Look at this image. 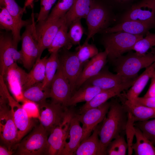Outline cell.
Masks as SVG:
<instances>
[{"instance_id": "cell-45", "label": "cell", "mask_w": 155, "mask_h": 155, "mask_svg": "<svg viewBox=\"0 0 155 155\" xmlns=\"http://www.w3.org/2000/svg\"><path fill=\"white\" fill-rule=\"evenodd\" d=\"M138 0H110L112 4L119 9L128 8Z\"/></svg>"}, {"instance_id": "cell-42", "label": "cell", "mask_w": 155, "mask_h": 155, "mask_svg": "<svg viewBox=\"0 0 155 155\" xmlns=\"http://www.w3.org/2000/svg\"><path fill=\"white\" fill-rule=\"evenodd\" d=\"M56 0H41L40 9L37 17L38 22L45 20L47 18L49 11Z\"/></svg>"}, {"instance_id": "cell-37", "label": "cell", "mask_w": 155, "mask_h": 155, "mask_svg": "<svg viewBox=\"0 0 155 155\" xmlns=\"http://www.w3.org/2000/svg\"><path fill=\"white\" fill-rule=\"evenodd\" d=\"M76 52L80 62L83 64L88 61L89 59L99 53L98 49L94 45L86 42H84L82 45L78 46Z\"/></svg>"}, {"instance_id": "cell-14", "label": "cell", "mask_w": 155, "mask_h": 155, "mask_svg": "<svg viewBox=\"0 0 155 155\" xmlns=\"http://www.w3.org/2000/svg\"><path fill=\"white\" fill-rule=\"evenodd\" d=\"M17 46L12 36L1 33L0 36V73L3 76L8 68L18 61L22 62L20 51L17 50Z\"/></svg>"}, {"instance_id": "cell-8", "label": "cell", "mask_w": 155, "mask_h": 155, "mask_svg": "<svg viewBox=\"0 0 155 155\" xmlns=\"http://www.w3.org/2000/svg\"><path fill=\"white\" fill-rule=\"evenodd\" d=\"M64 49L59 57V65L70 84L72 95L76 90V85L81 73L84 64L80 62L76 52Z\"/></svg>"}, {"instance_id": "cell-46", "label": "cell", "mask_w": 155, "mask_h": 155, "mask_svg": "<svg viewBox=\"0 0 155 155\" xmlns=\"http://www.w3.org/2000/svg\"><path fill=\"white\" fill-rule=\"evenodd\" d=\"M151 82L149 88L143 97H155V70L151 78Z\"/></svg>"}, {"instance_id": "cell-12", "label": "cell", "mask_w": 155, "mask_h": 155, "mask_svg": "<svg viewBox=\"0 0 155 155\" xmlns=\"http://www.w3.org/2000/svg\"><path fill=\"white\" fill-rule=\"evenodd\" d=\"M28 75V73L15 63L8 67L3 76L7 88L14 98L19 102H23L26 99L23 94V88L26 82Z\"/></svg>"}, {"instance_id": "cell-10", "label": "cell", "mask_w": 155, "mask_h": 155, "mask_svg": "<svg viewBox=\"0 0 155 155\" xmlns=\"http://www.w3.org/2000/svg\"><path fill=\"white\" fill-rule=\"evenodd\" d=\"M4 90L8 104L11 110L17 131V142L19 143L34 126L32 118H30L23 108L22 105L10 95L8 88Z\"/></svg>"}, {"instance_id": "cell-27", "label": "cell", "mask_w": 155, "mask_h": 155, "mask_svg": "<svg viewBox=\"0 0 155 155\" xmlns=\"http://www.w3.org/2000/svg\"><path fill=\"white\" fill-rule=\"evenodd\" d=\"M123 104L132 115L135 122L155 118V108L136 104L126 99Z\"/></svg>"}, {"instance_id": "cell-34", "label": "cell", "mask_w": 155, "mask_h": 155, "mask_svg": "<svg viewBox=\"0 0 155 155\" xmlns=\"http://www.w3.org/2000/svg\"><path fill=\"white\" fill-rule=\"evenodd\" d=\"M74 0H59L46 20L55 21L64 18Z\"/></svg>"}, {"instance_id": "cell-41", "label": "cell", "mask_w": 155, "mask_h": 155, "mask_svg": "<svg viewBox=\"0 0 155 155\" xmlns=\"http://www.w3.org/2000/svg\"><path fill=\"white\" fill-rule=\"evenodd\" d=\"M4 7L13 17L22 20V16L26 10L19 6L15 0H4Z\"/></svg>"}, {"instance_id": "cell-18", "label": "cell", "mask_w": 155, "mask_h": 155, "mask_svg": "<svg viewBox=\"0 0 155 155\" xmlns=\"http://www.w3.org/2000/svg\"><path fill=\"white\" fill-rule=\"evenodd\" d=\"M137 78H129L117 73H113L107 69H102L97 74L87 80L82 85L92 86L102 89L106 90L117 86Z\"/></svg>"}, {"instance_id": "cell-1", "label": "cell", "mask_w": 155, "mask_h": 155, "mask_svg": "<svg viewBox=\"0 0 155 155\" xmlns=\"http://www.w3.org/2000/svg\"><path fill=\"white\" fill-rule=\"evenodd\" d=\"M128 112L124 105L117 100L110 102L107 116L103 120L99 131L100 155H106L109 143L118 136L125 133Z\"/></svg>"}, {"instance_id": "cell-32", "label": "cell", "mask_w": 155, "mask_h": 155, "mask_svg": "<svg viewBox=\"0 0 155 155\" xmlns=\"http://www.w3.org/2000/svg\"><path fill=\"white\" fill-rule=\"evenodd\" d=\"M68 27L65 21L59 28L51 44L48 48L50 53L59 51L62 48L68 50L71 48L73 45L69 40Z\"/></svg>"}, {"instance_id": "cell-23", "label": "cell", "mask_w": 155, "mask_h": 155, "mask_svg": "<svg viewBox=\"0 0 155 155\" xmlns=\"http://www.w3.org/2000/svg\"><path fill=\"white\" fill-rule=\"evenodd\" d=\"M0 25L3 29L11 31L12 37L15 43L18 45L21 40L20 30L26 26L30 22L27 20H19L12 17L5 7H0Z\"/></svg>"}, {"instance_id": "cell-7", "label": "cell", "mask_w": 155, "mask_h": 155, "mask_svg": "<svg viewBox=\"0 0 155 155\" xmlns=\"http://www.w3.org/2000/svg\"><path fill=\"white\" fill-rule=\"evenodd\" d=\"M33 17L32 23L26 26L21 39L22 48L20 51L22 55V63L27 69H30L33 66L39 53L38 44L34 33L36 25Z\"/></svg>"}, {"instance_id": "cell-50", "label": "cell", "mask_w": 155, "mask_h": 155, "mask_svg": "<svg viewBox=\"0 0 155 155\" xmlns=\"http://www.w3.org/2000/svg\"><path fill=\"white\" fill-rule=\"evenodd\" d=\"M151 51L155 55V46L152 48L151 49Z\"/></svg>"}, {"instance_id": "cell-35", "label": "cell", "mask_w": 155, "mask_h": 155, "mask_svg": "<svg viewBox=\"0 0 155 155\" xmlns=\"http://www.w3.org/2000/svg\"><path fill=\"white\" fill-rule=\"evenodd\" d=\"M155 46V33L149 31L146 34L144 37L138 41L132 48L137 55H142L146 54L148 51Z\"/></svg>"}, {"instance_id": "cell-49", "label": "cell", "mask_w": 155, "mask_h": 155, "mask_svg": "<svg viewBox=\"0 0 155 155\" xmlns=\"http://www.w3.org/2000/svg\"><path fill=\"white\" fill-rule=\"evenodd\" d=\"M4 0H0V7H4Z\"/></svg>"}, {"instance_id": "cell-25", "label": "cell", "mask_w": 155, "mask_h": 155, "mask_svg": "<svg viewBox=\"0 0 155 155\" xmlns=\"http://www.w3.org/2000/svg\"><path fill=\"white\" fill-rule=\"evenodd\" d=\"M101 125H98L91 135L81 141L74 155H100L99 131Z\"/></svg>"}, {"instance_id": "cell-24", "label": "cell", "mask_w": 155, "mask_h": 155, "mask_svg": "<svg viewBox=\"0 0 155 155\" xmlns=\"http://www.w3.org/2000/svg\"><path fill=\"white\" fill-rule=\"evenodd\" d=\"M93 3L92 0H74L65 16V22L68 26L76 20L86 18Z\"/></svg>"}, {"instance_id": "cell-40", "label": "cell", "mask_w": 155, "mask_h": 155, "mask_svg": "<svg viewBox=\"0 0 155 155\" xmlns=\"http://www.w3.org/2000/svg\"><path fill=\"white\" fill-rule=\"evenodd\" d=\"M135 121L132 115L128 112L127 120L126 124L125 133L126 137V141L128 146V154L131 155L133 150L132 147L135 130L134 123Z\"/></svg>"}, {"instance_id": "cell-15", "label": "cell", "mask_w": 155, "mask_h": 155, "mask_svg": "<svg viewBox=\"0 0 155 155\" xmlns=\"http://www.w3.org/2000/svg\"><path fill=\"white\" fill-rule=\"evenodd\" d=\"M71 96L70 84L59 65L51 84L50 98L52 101L67 107Z\"/></svg>"}, {"instance_id": "cell-36", "label": "cell", "mask_w": 155, "mask_h": 155, "mask_svg": "<svg viewBox=\"0 0 155 155\" xmlns=\"http://www.w3.org/2000/svg\"><path fill=\"white\" fill-rule=\"evenodd\" d=\"M127 149V141L123 134L121 135L109 143L106 149V154L109 155H125Z\"/></svg>"}, {"instance_id": "cell-30", "label": "cell", "mask_w": 155, "mask_h": 155, "mask_svg": "<svg viewBox=\"0 0 155 155\" xmlns=\"http://www.w3.org/2000/svg\"><path fill=\"white\" fill-rule=\"evenodd\" d=\"M47 58L45 56L36 60L31 70L28 73L26 82L23 88V91L37 83L42 82L44 80Z\"/></svg>"}, {"instance_id": "cell-11", "label": "cell", "mask_w": 155, "mask_h": 155, "mask_svg": "<svg viewBox=\"0 0 155 155\" xmlns=\"http://www.w3.org/2000/svg\"><path fill=\"white\" fill-rule=\"evenodd\" d=\"M110 106V102L107 101L98 107L88 109L80 114L75 113V116L82 124V141L90 136L98 124L103 121Z\"/></svg>"}, {"instance_id": "cell-39", "label": "cell", "mask_w": 155, "mask_h": 155, "mask_svg": "<svg viewBox=\"0 0 155 155\" xmlns=\"http://www.w3.org/2000/svg\"><path fill=\"white\" fill-rule=\"evenodd\" d=\"M81 20L73 22L69 26L68 36L69 42L72 45H79L84 33V29Z\"/></svg>"}, {"instance_id": "cell-22", "label": "cell", "mask_w": 155, "mask_h": 155, "mask_svg": "<svg viewBox=\"0 0 155 155\" xmlns=\"http://www.w3.org/2000/svg\"><path fill=\"white\" fill-rule=\"evenodd\" d=\"M107 58V54L104 50L99 53L86 63L77 82L76 90L87 80L96 75L101 71L106 63Z\"/></svg>"}, {"instance_id": "cell-29", "label": "cell", "mask_w": 155, "mask_h": 155, "mask_svg": "<svg viewBox=\"0 0 155 155\" xmlns=\"http://www.w3.org/2000/svg\"><path fill=\"white\" fill-rule=\"evenodd\" d=\"M50 88L43 87L42 82L37 83L23 91L25 98L36 103L38 106L50 98Z\"/></svg>"}, {"instance_id": "cell-4", "label": "cell", "mask_w": 155, "mask_h": 155, "mask_svg": "<svg viewBox=\"0 0 155 155\" xmlns=\"http://www.w3.org/2000/svg\"><path fill=\"white\" fill-rule=\"evenodd\" d=\"M49 134L41 124L36 126L30 133L17 144L16 154L19 155L46 154Z\"/></svg>"}, {"instance_id": "cell-38", "label": "cell", "mask_w": 155, "mask_h": 155, "mask_svg": "<svg viewBox=\"0 0 155 155\" xmlns=\"http://www.w3.org/2000/svg\"><path fill=\"white\" fill-rule=\"evenodd\" d=\"M135 126L139 128L155 147V118L135 122Z\"/></svg>"}, {"instance_id": "cell-43", "label": "cell", "mask_w": 155, "mask_h": 155, "mask_svg": "<svg viewBox=\"0 0 155 155\" xmlns=\"http://www.w3.org/2000/svg\"><path fill=\"white\" fill-rule=\"evenodd\" d=\"M22 103V107L29 117L32 118L38 119L39 110L38 104L27 99H26Z\"/></svg>"}, {"instance_id": "cell-48", "label": "cell", "mask_w": 155, "mask_h": 155, "mask_svg": "<svg viewBox=\"0 0 155 155\" xmlns=\"http://www.w3.org/2000/svg\"><path fill=\"white\" fill-rule=\"evenodd\" d=\"M34 0H26L23 7L25 9H26V8L28 6L31 7L32 6Z\"/></svg>"}, {"instance_id": "cell-26", "label": "cell", "mask_w": 155, "mask_h": 155, "mask_svg": "<svg viewBox=\"0 0 155 155\" xmlns=\"http://www.w3.org/2000/svg\"><path fill=\"white\" fill-rule=\"evenodd\" d=\"M155 70V61L146 68L145 70L135 81L125 96L126 99L133 102L143 90Z\"/></svg>"}, {"instance_id": "cell-20", "label": "cell", "mask_w": 155, "mask_h": 155, "mask_svg": "<svg viewBox=\"0 0 155 155\" xmlns=\"http://www.w3.org/2000/svg\"><path fill=\"white\" fill-rule=\"evenodd\" d=\"M137 79L123 83L114 88L105 90L96 95L91 100L86 102L80 107L78 114H80L89 109L98 107L107 101L109 99L119 95L123 91L132 85Z\"/></svg>"}, {"instance_id": "cell-2", "label": "cell", "mask_w": 155, "mask_h": 155, "mask_svg": "<svg viewBox=\"0 0 155 155\" xmlns=\"http://www.w3.org/2000/svg\"><path fill=\"white\" fill-rule=\"evenodd\" d=\"M155 61V55L151 52L142 55L129 53L122 55L113 62L117 73L129 78H137L142 69L146 68Z\"/></svg>"}, {"instance_id": "cell-28", "label": "cell", "mask_w": 155, "mask_h": 155, "mask_svg": "<svg viewBox=\"0 0 155 155\" xmlns=\"http://www.w3.org/2000/svg\"><path fill=\"white\" fill-rule=\"evenodd\" d=\"M104 90L94 86L82 85L72 95L68 106H73L80 102H89Z\"/></svg>"}, {"instance_id": "cell-3", "label": "cell", "mask_w": 155, "mask_h": 155, "mask_svg": "<svg viewBox=\"0 0 155 155\" xmlns=\"http://www.w3.org/2000/svg\"><path fill=\"white\" fill-rule=\"evenodd\" d=\"M109 34L104 38L103 44L107 58L112 61L131 50L135 43L143 38V35H135L121 32Z\"/></svg>"}, {"instance_id": "cell-47", "label": "cell", "mask_w": 155, "mask_h": 155, "mask_svg": "<svg viewBox=\"0 0 155 155\" xmlns=\"http://www.w3.org/2000/svg\"><path fill=\"white\" fill-rule=\"evenodd\" d=\"M15 151L9 150L5 146L1 145L0 146V155H11Z\"/></svg>"}, {"instance_id": "cell-16", "label": "cell", "mask_w": 155, "mask_h": 155, "mask_svg": "<svg viewBox=\"0 0 155 155\" xmlns=\"http://www.w3.org/2000/svg\"><path fill=\"white\" fill-rule=\"evenodd\" d=\"M129 20L155 22V0H138L127 9L121 22Z\"/></svg>"}, {"instance_id": "cell-19", "label": "cell", "mask_w": 155, "mask_h": 155, "mask_svg": "<svg viewBox=\"0 0 155 155\" xmlns=\"http://www.w3.org/2000/svg\"><path fill=\"white\" fill-rule=\"evenodd\" d=\"M72 118L60 155H73L79 146L83 136L82 127L75 115Z\"/></svg>"}, {"instance_id": "cell-6", "label": "cell", "mask_w": 155, "mask_h": 155, "mask_svg": "<svg viewBox=\"0 0 155 155\" xmlns=\"http://www.w3.org/2000/svg\"><path fill=\"white\" fill-rule=\"evenodd\" d=\"M40 124L49 134L63 121L68 109L61 104L52 101H46L39 106Z\"/></svg>"}, {"instance_id": "cell-9", "label": "cell", "mask_w": 155, "mask_h": 155, "mask_svg": "<svg viewBox=\"0 0 155 155\" xmlns=\"http://www.w3.org/2000/svg\"><path fill=\"white\" fill-rule=\"evenodd\" d=\"M68 109L62 122L49 134L46 155H60L63 148L71 119L75 114Z\"/></svg>"}, {"instance_id": "cell-5", "label": "cell", "mask_w": 155, "mask_h": 155, "mask_svg": "<svg viewBox=\"0 0 155 155\" xmlns=\"http://www.w3.org/2000/svg\"><path fill=\"white\" fill-rule=\"evenodd\" d=\"M17 131L11 110L6 98L0 99V140L9 150L15 152Z\"/></svg>"}, {"instance_id": "cell-17", "label": "cell", "mask_w": 155, "mask_h": 155, "mask_svg": "<svg viewBox=\"0 0 155 155\" xmlns=\"http://www.w3.org/2000/svg\"><path fill=\"white\" fill-rule=\"evenodd\" d=\"M109 15L106 7L100 3H94L87 15V36L85 42H88L95 34L104 29L109 21Z\"/></svg>"}, {"instance_id": "cell-31", "label": "cell", "mask_w": 155, "mask_h": 155, "mask_svg": "<svg viewBox=\"0 0 155 155\" xmlns=\"http://www.w3.org/2000/svg\"><path fill=\"white\" fill-rule=\"evenodd\" d=\"M135 127L136 142L132 149L135 155H155V147L146 137L141 131Z\"/></svg>"}, {"instance_id": "cell-44", "label": "cell", "mask_w": 155, "mask_h": 155, "mask_svg": "<svg viewBox=\"0 0 155 155\" xmlns=\"http://www.w3.org/2000/svg\"><path fill=\"white\" fill-rule=\"evenodd\" d=\"M131 102L136 104L155 108V97H144L138 96Z\"/></svg>"}, {"instance_id": "cell-13", "label": "cell", "mask_w": 155, "mask_h": 155, "mask_svg": "<svg viewBox=\"0 0 155 155\" xmlns=\"http://www.w3.org/2000/svg\"><path fill=\"white\" fill-rule=\"evenodd\" d=\"M65 22V17L55 21H45L39 22L35 26L34 32L39 47L38 55L37 59L40 58L43 51L48 49L59 28Z\"/></svg>"}, {"instance_id": "cell-33", "label": "cell", "mask_w": 155, "mask_h": 155, "mask_svg": "<svg viewBox=\"0 0 155 155\" xmlns=\"http://www.w3.org/2000/svg\"><path fill=\"white\" fill-rule=\"evenodd\" d=\"M59 51L51 53L47 58L45 66V76L42 82L43 87L50 88L52 81L59 65Z\"/></svg>"}, {"instance_id": "cell-21", "label": "cell", "mask_w": 155, "mask_h": 155, "mask_svg": "<svg viewBox=\"0 0 155 155\" xmlns=\"http://www.w3.org/2000/svg\"><path fill=\"white\" fill-rule=\"evenodd\" d=\"M154 27L155 22L129 20L121 22L113 27L106 28L104 31L106 33L121 32L133 35H143Z\"/></svg>"}]
</instances>
